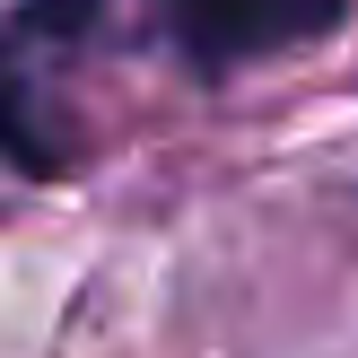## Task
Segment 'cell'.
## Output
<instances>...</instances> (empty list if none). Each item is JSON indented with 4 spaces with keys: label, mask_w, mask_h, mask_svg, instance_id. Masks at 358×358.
<instances>
[{
    "label": "cell",
    "mask_w": 358,
    "mask_h": 358,
    "mask_svg": "<svg viewBox=\"0 0 358 358\" xmlns=\"http://www.w3.org/2000/svg\"><path fill=\"white\" fill-rule=\"evenodd\" d=\"M166 9L210 62H262V52L315 44L341 17V0H166Z\"/></svg>",
    "instance_id": "obj_1"
}]
</instances>
